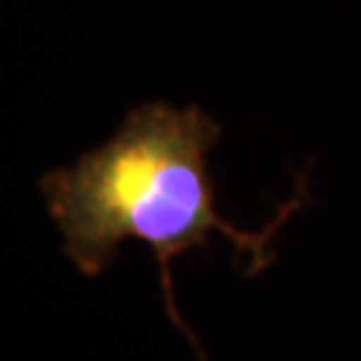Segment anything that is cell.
Wrapping results in <instances>:
<instances>
[{
	"label": "cell",
	"mask_w": 361,
	"mask_h": 361,
	"mask_svg": "<svg viewBox=\"0 0 361 361\" xmlns=\"http://www.w3.org/2000/svg\"><path fill=\"white\" fill-rule=\"evenodd\" d=\"M219 137L217 118L198 104L153 99L134 104L113 137L38 182L46 212L62 233L65 257L83 276H102L129 238L150 246L166 319L201 361H209L207 350L177 308L171 259L207 246L217 233L231 241L241 273L259 276L276 259L279 228L305 207L310 193L302 177L262 231L228 222L219 214L209 171V153Z\"/></svg>",
	"instance_id": "obj_1"
}]
</instances>
